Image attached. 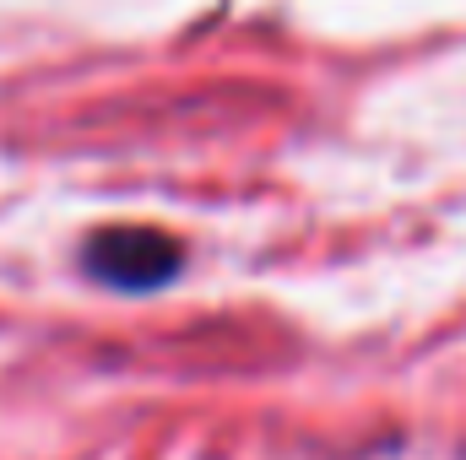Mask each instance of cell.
Returning a JSON list of instances; mask_svg holds the SVG:
<instances>
[{
  "instance_id": "6da1fadb",
  "label": "cell",
  "mask_w": 466,
  "mask_h": 460,
  "mask_svg": "<svg viewBox=\"0 0 466 460\" xmlns=\"http://www.w3.org/2000/svg\"><path fill=\"white\" fill-rule=\"evenodd\" d=\"M87 271L119 293H147L179 271V244L152 228H104L87 238Z\"/></svg>"
}]
</instances>
